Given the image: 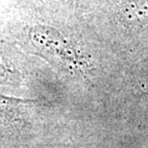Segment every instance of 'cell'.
I'll return each instance as SVG.
<instances>
[{
    "label": "cell",
    "instance_id": "1",
    "mask_svg": "<svg viewBox=\"0 0 148 148\" xmlns=\"http://www.w3.org/2000/svg\"><path fill=\"white\" fill-rule=\"evenodd\" d=\"M125 13L130 23L143 24L148 22V0H130Z\"/></svg>",
    "mask_w": 148,
    "mask_h": 148
}]
</instances>
